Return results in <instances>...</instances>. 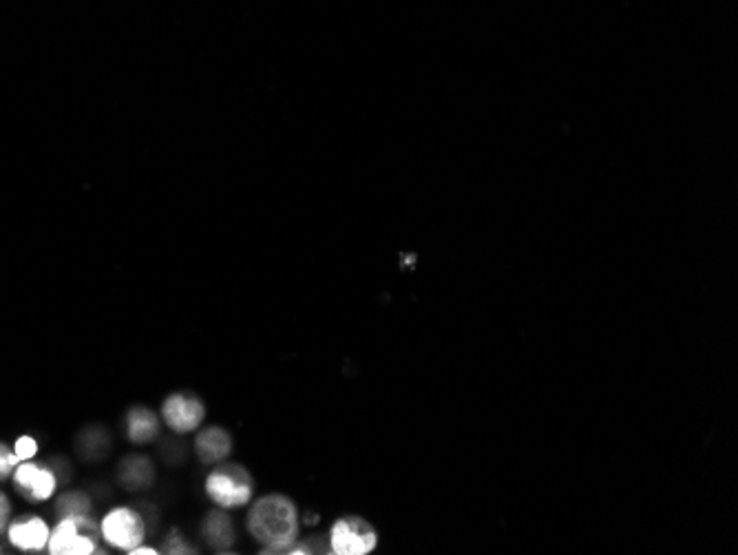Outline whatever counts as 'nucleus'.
<instances>
[{"label":"nucleus","mask_w":738,"mask_h":555,"mask_svg":"<svg viewBox=\"0 0 738 555\" xmlns=\"http://www.w3.org/2000/svg\"><path fill=\"white\" fill-rule=\"evenodd\" d=\"M249 529L264 553H288L298 538V512L288 496L270 493L253 505Z\"/></svg>","instance_id":"1"},{"label":"nucleus","mask_w":738,"mask_h":555,"mask_svg":"<svg viewBox=\"0 0 738 555\" xmlns=\"http://www.w3.org/2000/svg\"><path fill=\"white\" fill-rule=\"evenodd\" d=\"M255 482L251 471L237 463H217L206 478L208 499L219 509H239L253 501Z\"/></svg>","instance_id":"2"},{"label":"nucleus","mask_w":738,"mask_h":555,"mask_svg":"<svg viewBox=\"0 0 738 555\" xmlns=\"http://www.w3.org/2000/svg\"><path fill=\"white\" fill-rule=\"evenodd\" d=\"M100 525L91 516L60 518L49 535L51 555H93L102 553Z\"/></svg>","instance_id":"3"},{"label":"nucleus","mask_w":738,"mask_h":555,"mask_svg":"<svg viewBox=\"0 0 738 555\" xmlns=\"http://www.w3.org/2000/svg\"><path fill=\"white\" fill-rule=\"evenodd\" d=\"M100 538L104 544L129 553L147 538L144 516L131 507H115L102 518Z\"/></svg>","instance_id":"4"},{"label":"nucleus","mask_w":738,"mask_h":555,"mask_svg":"<svg viewBox=\"0 0 738 555\" xmlns=\"http://www.w3.org/2000/svg\"><path fill=\"white\" fill-rule=\"evenodd\" d=\"M377 544V529L360 516H345L330 529V553L336 555H367Z\"/></svg>","instance_id":"5"},{"label":"nucleus","mask_w":738,"mask_h":555,"mask_svg":"<svg viewBox=\"0 0 738 555\" xmlns=\"http://www.w3.org/2000/svg\"><path fill=\"white\" fill-rule=\"evenodd\" d=\"M12 480H14V489L21 493V496L34 505L51 501L55 496L58 482H60L58 474L49 465H40L31 461L21 463L14 469Z\"/></svg>","instance_id":"6"},{"label":"nucleus","mask_w":738,"mask_h":555,"mask_svg":"<svg viewBox=\"0 0 738 555\" xmlns=\"http://www.w3.org/2000/svg\"><path fill=\"white\" fill-rule=\"evenodd\" d=\"M162 418L175 434H191V431H195L204 422L206 407L195 394L175 392L164 401Z\"/></svg>","instance_id":"7"},{"label":"nucleus","mask_w":738,"mask_h":555,"mask_svg":"<svg viewBox=\"0 0 738 555\" xmlns=\"http://www.w3.org/2000/svg\"><path fill=\"white\" fill-rule=\"evenodd\" d=\"M5 533H8V540L14 548L25 551V553H38V551L47 548L51 527L47 525L44 518L34 516V514H25L21 518L10 520Z\"/></svg>","instance_id":"8"},{"label":"nucleus","mask_w":738,"mask_h":555,"mask_svg":"<svg viewBox=\"0 0 738 555\" xmlns=\"http://www.w3.org/2000/svg\"><path fill=\"white\" fill-rule=\"evenodd\" d=\"M232 452V437L219 425L202 429L195 439V454L204 465H217Z\"/></svg>","instance_id":"9"},{"label":"nucleus","mask_w":738,"mask_h":555,"mask_svg":"<svg viewBox=\"0 0 738 555\" xmlns=\"http://www.w3.org/2000/svg\"><path fill=\"white\" fill-rule=\"evenodd\" d=\"M202 533H204V540L208 542V546H213L217 553H228L237 542L234 525H232V520L226 512L208 514L204 525H202Z\"/></svg>","instance_id":"10"},{"label":"nucleus","mask_w":738,"mask_h":555,"mask_svg":"<svg viewBox=\"0 0 738 555\" xmlns=\"http://www.w3.org/2000/svg\"><path fill=\"white\" fill-rule=\"evenodd\" d=\"M127 437L136 445L153 443L160 437V418L149 407H133L127 414Z\"/></svg>","instance_id":"11"},{"label":"nucleus","mask_w":738,"mask_h":555,"mask_svg":"<svg viewBox=\"0 0 738 555\" xmlns=\"http://www.w3.org/2000/svg\"><path fill=\"white\" fill-rule=\"evenodd\" d=\"M117 476H119V482L125 484L127 489L131 491H142L147 487L153 484V478H155V467L153 463L147 458V456H127L125 461L119 463V469H117Z\"/></svg>","instance_id":"12"},{"label":"nucleus","mask_w":738,"mask_h":555,"mask_svg":"<svg viewBox=\"0 0 738 555\" xmlns=\"http://www.w3.org/2000/svg\"><path fill=\"white\" fill-rule=\"evenodd\" d=\"M91 499L85 491H67L55 501V514L60 518H82L91 516Z\"/></svg>","instance_id":"13"},{"label":"nucleus","mask_w":738,"mask_h":555,"mask_svg":"<svg viewBox=\"0 0 738 555\" xmlns=\"http://www.w3.org/2000/svg\"><path fill=\"white\" fill-rule=\"evenodd\" d=\"M21 465L14 450H10L5 443H0V482L12 478L14 469Z\"/></svg>","instance_id":"14"},{"label":"nucleus","mask_w":738,"mask_h":555,"mask_svg":"<svg viewBox=\"0 0 738 555\" xmlns=\"http://www.w3.org/2000/svg\"><path fill=\"white\" fill-rule=\"evenodd\" d=\"M14 452H16L18 461L25 463V461H34V458L38 456L40 445H38V441L31 439V437H18L16 443H14Z\"/></svg>","instance_id":"15"},{"label":"nucleus","mask_w":738,"mask_h":555,"mask_svg":"<svg viewBox=\"0 0 738 555\" xmlns=\"http://www.w3.org/2000/svg\"><path fill=\"white\" fill-rule=\"evenodd\" d=\"M164 553H177V555H191V553H195V548H193V544H189L187 540H183L181 538V533L179 531H173L166 540H164Z\"/></svg>","instance_id":"16"},{"label":"nucleus","mask_w":738,"mask_h":555,"mask_svg":"<svg viewBox=\"0 0 738 555\" xmlns=\"http://www.w3.org/2000/svg\"><path fill=\"white\" fill-rule=\"evenodd\" d=\"M10 520H12V501L8 499L5 491H0V533L8 531Z\"/></svg>","instance_id":"17"},{"label":"nucleus","mask_w":738,"mask_h":555,"mask_svg":"<svg viewBox=\"0 0 738 555\" xmlns=\"http://www.w3.org/2000/svg\"><path fill=\"white\" fill-rule=\"evenodd\" d=\"M129 553H131V555H157L160 551H157L155 546H151V544H144V542H142V544H138L136 548H131Z\"/></svg>","instance_id":"18"}]
</instances>
